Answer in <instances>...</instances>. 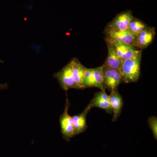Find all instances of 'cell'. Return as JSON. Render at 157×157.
Listing matches in <instances>:
<instances>
[{
  "label": "cell",
  "mask_w": 157,
  "mask_h": 157,
  "mask_svg": "<svg viewBox=\"0 0 157 157\" xmlns=\"http://www.w3.org/2000/svg\"><path fill=\"white\" fill-rule=\"evenodd\" d=\"M141 56L124 60L120 69L122 81L125 83L135 82L140 77Z\"/></svg>",
  "instance_id": "obj_1"
},
{
  "label": "cell",
  "mask_w": 157,
  "mask_h": 157,
  "mask_svg": "<svg viewBox=\"0 0 157 157\" xmlns=\"http://www.w3.org/2000/svg\"><path fill=\"white\" fill-rule=\"evenodd\" d=\"M83 86L85 88L96 87L101 90L105 91L103 84L102 66L96 68H86V70Z\"/></svg>",
  "instance_id": "obj_2"
},
{
  "label": "cell",
  "mask_w": 157,
  "mask_h": 157,
  "mask_svg": "<svg viewBox=\"0 0 157 157\" xmlns=\"http://www.w3.org/2000/svg\"><path fill=\"white\" fill-rule=\"evenodd\" d=\"M53 77L58 80L61 87L66 92L70 89H76L73 74V65L72 61L65 66L62 70L55 73Z\"/></svg>",
  "instance_id": "obj_3"
},
{
  "label": "cell",
  "mask_w": 157,
  "mask_h": 157,
  "mask_svg": "<svg viewBox=\"0 0 157 157\" xmlns=\"http://www.w3.org/2000/svg\"><path fill=\"white\" fill-rule=\"evenodd\" d=\"M102 72L104 88L110 91L117 90L118 86L122 81L120 70L108 67L103 64Z\"/></svg>",
  "instance_id": "obj_4"
},
{
  "label": "cell",
  "mask_w": 157,
  "mask_h": 157,
  "mask_svg": "<svg viewBox=\"0 0 157 157\" xmlns=\"http://www.w3.org/2000/svg\"><path fill=\"white\" fill-rule=\"evenodd\" d=\"M70 103L67 95L64 110L59 117L61 131L63 138L67 141H70L72 137L75 136L74 133L73 120L72 117L69 114L68 110Z\"/></svg>",
  "instance_id": "obj_5"
},
{
  "label": "cell",
  "mask_w": 157,
  "mask_h": 157,
  "mask_svg": "<svg viewBox=\"0 0 157 157\" xmlns=\"http://www.w3.org/2000/svg\"><path fill=\"white\" fill-rule=\"evenodd\" d=\"M134 16L131 10L122 11L107 24L104 31H124L128 29L129 24Z\"/></svg>",
  "instance_id": "obj_6"
},
{
  "label": "cell",
  "mask_w": 157,
  "mask_h": 157,
  "mask_svg": "<svg viewBox=\"0 0 157 157\" xmlns=\"http://www.w3.org/2000/svg\"><path fill=\"white\" fill-rule=\"evenodd\" d=\"M107 45L122 43L133 45L135 36L127 29L124 31H104Z\"/></svg>",
  "instance_id": "obj_7"
},
{
  "label": "cell",
  "mask_w": 157,
  "mask_h": 157,
  "mask_svg": "<svg viewBox=\"0 0 157 157\" xmlns=\"http://www.w3.org/2000/svg\"><path fill=\"white\" fill-rule=\"evenodd\" d=\"M155 35V28L148 26L135 36L133 46L139 50L145 49L152 42Z\"/></svg>",
  "instance_id": "obj_8"
},
{
  "label": "cell",
  "mask_w": 157,
  "mask_h": 157,
  "mask_svg": "<svg viewBox=\"0 0 157 157\" xmlns=\"http://www.w3.org/2000/svg\"><path fill=\"white\" fill-rule=\"evenodd\" d=\"M117 55L122 60L141 56L142 50L135 48L133 45L122 43H116L112 45Z\"/></svg>",
  "instance_id": "obj_9"
},
{
  "label": "cell",
  "mask_w": 157,
  "mask_h": 157,
  "mask_svg": "<svg viewBox=\"0 0 157 157\" xmlns=\"http://www.w3.org/2000/svg\"><path fill=\"white\" fill-rule=\"evenodd\" d=\"M92 107L90 104L85 108L83 112L80 114L72 117L74 133L75 136L82 133L87 128L86 124V116Z\"/></svg>",
  "instance_id": "obj_10"
},
{
  "label": "cell",
  "mask_w": 157,
  "mask_h": 157,
  "mask_svg": "<svg viewBox=\"0 0 157 157\" xmlns=\"http://www.w3.org/2000/svg\"><path fill=\"white\" fill-rule=\"evenodd\" d=\"M90 104L93 107H96L104 109L108 113H112V109L109 102V95L105 91L101 90L95 94L94 98L90 102Z\"/></svg>",
  "instance_id": "obj_11"
},
{
  "label": "cell",
  "mask_w": 157,
  "mask_h": 157,
  "mask_svg": "<svg viewBox=\"0 0 157 157\" xmlns=\"http://www.w3.org/2000/svg\"><path fill=\"white\" fill-rule=\"evenodd\" d=\"M73 65V74L77 89H83L85 73L86 68L82 65L78 59L73 58L71 60Z\"/></svg>",
  "instance_id": "obj_12"
},
{
  "label": "cell",
  "mask_w": 157,
  "mask_h": 157,
  "mask_svg": "<svg viewBox=\"0 0 157 157\" xmlns=\"http://www.w3.org/2000/svg\"><path fill=\"white\" fill-rule=\"evenodd\" d=\"M110 92V94L109 95V102L112 112L113 113L112 121L114 122L117 120L121 115L124 102L122 97L118 92L117 90Z\"/></svg>",
  "instance_id": "obj_13"
},
{
  "label": "cell",
  "mask_w": 157,
  "mask_h": 157,
  "mask_svg": "<svg viewBox=\"0 0 157 157\" xmlns=\"http://www.w3.org/2000/svg\"><path fill=\"white\" fill-rule=\"evenodd\" d=\"M108 55L104 65L112 69L120 70L123 60L119 57L116 52L111 45H107Z\"/></svg>",
  "instance_id": "obj_14"
},
{
  "label": "cell",
  "mask_w": 157,
  "mask_h": 157,
  "mask_svg": "<svg viewBox=\"0 0 157 157\" xmlns=\"http://www.w3.org/2000/svg\"><path fill=\"white\" fill-rule=\"evenodd\" d=\"M147 27L146 24L142 20L134 17L129 24L128 30L131 33L136 36Z\"/></svg>",
  "instance_id": "obj_15"
},
{
  "label": "cell",
  "mask_w": 157,
  "mask_h": 157,
  "mask_svg": "<svg viewBox=\"0 0 157 157\" xmlns=\"http://www.w3.org/2000/svg\"><path fill=\"white\" fill-rule=\"evenodd\" d=\"M149 126L153 133L155 139H157V118L156 117L151 116L149 118L148 120Z\"/></svg>",
  "instance_id": "obj_16"
},
{
  "label": "cell",
  "mask_w": 157,
  "mask_h": 157,
  "mask_svg": "<svg viewBox=\"0 0 157 157\" xmlns=\"http://www.w3.org/2000/svg\"><path fill=\"white\" fill-rule=\"evenodd\" d=\"M8 86V84L7 83H0V91L6 89Z\"/></svg>",
  "instance_id": "obj_17"
}]
</instances>
